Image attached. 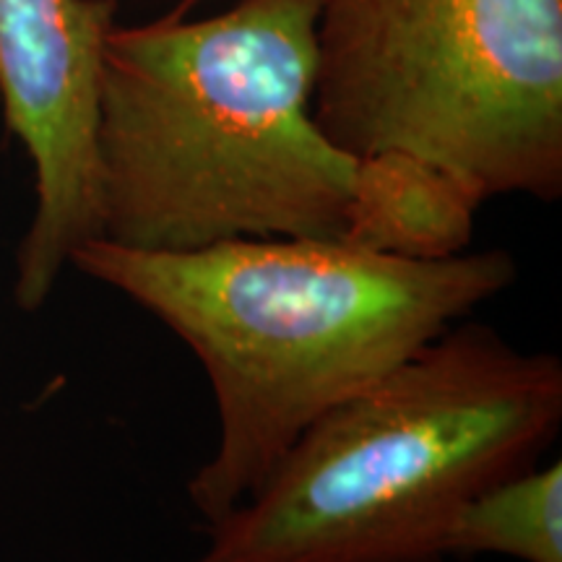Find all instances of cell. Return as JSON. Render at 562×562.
I'll return each instance as SVG.
<instances>
[{
	"label": "cell",
	"instance_id": "cell-1",
	"mask_svg": "<svg viewBox=\"0 0 562 562\" xmlns=\"http://www.w3.org/2000/svg\"><path fill=\"white\" fill-rule=\"evenodd\" d=\"M74 269L188 344L214 393V453L188 480L211 526L315 419L409 360L516 281L508 250L402 258L344 237H248L133 250L102 237Z\"/></svg>",
	"mask_w": 562,
	"mask_h": 562
},
{
	"label": "cell",
	"instance_id": "cell-2",
	"mask_svg": "<svg viewBox=\"0 0 562 562\" xmlns=\"http://www.w3.org/2000/svg\"><path fill=\"white\" fill-rule=\"evenodd\" d=\"M321 0H240L108 34L97 104L100 237L195 250L341 237L357 159L313 117Z\"/></svg>",
	"mask_w": 562,
	"mask_h": 562
},
{
	"label": "cell",
	"instance_id": "cell-3",
	"mask_svg": "<svg viewBox=\"0 0 562 562\" xmlns=\"http://www.w3.org/2000/svg\"><path fill=\"white\" fill-rule=\"evenodd\" d=\"M560 425L558 355L456 323L315 419L193 562H446L463 505Z\"/></svg>",
	"mask_w": 562,
	"mask_h": 562
},
{
	"label": "cell",
	"instance_id": "cell-4",
	"mask_svg": "<svg viewBox=\"0 0 562 562\" xmlns=\"http://www.w3.org/2000/svg\"><path fill=\"white\" fill-rule=\"evenodd\" d=\"M313 117L476 201L562 193V0H321Z\"/></svg>",
	"mask_w": 562,
	"mask_h": 562
},
{
	"label": "cell",
	"instance_id": "cell-5",
	"mask_svg": "<svg viewBox=\"0 0 562 562\" xmlns=\"http://www.w3.org/2000/svg\"><path fill=\"white\" fill-rule=\"evenodd\" d=\"M117 0H0V102L34 167L37 206L13 300L40 311L70 256L100 237L97 104Z\"/></svg>",
	"mask_w": 562,
	"mask_h": 562
},
{
	"label": "cell",
	"instance_id": "cell-6",
	"mask_svg": "<svg viewBox=\"0 0 562 562\" xmlns=\"http://www.w3.org/2000/svg\"><path fill=\"white\" fill-rule=\"evenodd\" d=\"M482 203L446 172L406 154L357 159L341 237L402 258H448L469 250Z\"/></svg>",
	"mask_w": 562,
	"mask_h": 562
},
{
	"label": "cell",
	"instance_id": "cell-7",
	"mask_svg": "<svg viewBox=\"0 0 562 562\" xmlns=\"http://www.w3.org/2000/svg\"><path fill=\"white\" fill-rule=\"evenodd\" d=\"M503 554L562 562V463L524 469L490 484L456 516L448 558Z\"/></svg>",
	"mask_w": 562,
	"mask_h": 562
}]
</instances>
